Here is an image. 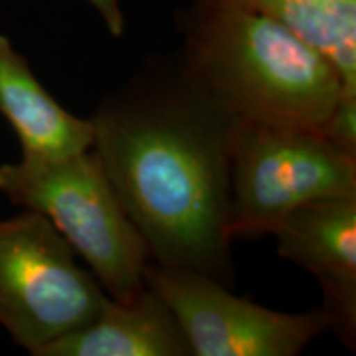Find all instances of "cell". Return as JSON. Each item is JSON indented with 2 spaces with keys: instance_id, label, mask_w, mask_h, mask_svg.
I'll list each match as a JSON object with an SVG mask.
<instances>
[{
  "instance_id": "6da1fadb",
  "label": "cell",
  "mask_w": 356,
  "mask_h": 356,
  "mask_svg": "<svg viewBox=\"0 0 356 356\" xmlns=\"http://www.w3.org/2000/svg\"><path fill=\"white\" fill-rule=\"evenodd\" d=\"M236 122L180 58L149 61L91 118L92 150L150 261L228 287L236 280L228 236Z\"/></svg>"
},
{
  "instance_id": "7a4b0ae2",
  "label": "cell",
  "mask_w": 356,
  "mask_h": 356,
  "mask_svg": "<svg viewBox=\"0 0 356 356\" xmlns=\"http://www.w3.org/2000/svg\"><path fill=\"white\" fill-rule=\"evenodd\" d=\"M178 29L184 70L239 121L320 131L346 92L327 56L257 12L195 0Z\"/></svg>"
},
{
  "instance_id": "30bf717a",
  "label": "cell",
  "mask_w": 356,
  "mask_h": 356,
  "mask_svg": "<svg viewBox=\"0 0 356 356\" xmlns=\"http://www.w3.org/2000/svg\"><path fill=\"white\" fill-rule=\"evenodd\" d=\"M269 17L325 55L356 95V0H226Z\"/></svg>"
},
{
  "instance_id": "7c38bea8",
  "label": "cell",
  "mask_w": 356,
  "mask_h": 356,
  "mask_svg": "<svg viewBox=\"0 0 356 356\" xmlns=\"http://www.w3.org/2000/svg\"><path fill=\"white\" fill-rule=\"evenodd\" d=\"M88 2L99 13L109 33L113 37H122L124 29H126V19L122 15L119 0H88Z\"/></svg>"
},
{
  "instance_id": "8fae6325",
  "label": "cell",
  "mask_w": 356,
  "mask_h": 356,
  "mask_svg": "<svg viewBox=\"0 0 356 356\" xmlns=\"http://www.w3.org/2000/svg\"><path fill=\"white\" fill-rule=\"evenodd\" d=\"M320 132L346 154L356 157V95L343 92L340 96Z\"/></svg>"
},
{
  "instance_id": "3957f363",
  "label": "cell",
  "mask_w": 356,
  "mask_h": 356,
  "mask_svg": "<svg viewBox=\"0 0 356 356\" xmlns=\"http://www.w3.org/2000/svg\"><path fill=\"white\" fill-rule=\"evenodd\" d=\"M0 193L48 218L109 297L129 300L145 287L149 249L92 149L2 163Z\"/></svg>"
},
{
  "instance_id": "ba28073f",
  "label": "cell",
  "mask_w": 356,
  "mask_h": 356,
  "mask_svg": "<svg viewBox=\"0 0 356 356\" xmlns=\"http://www.w3.org/2000/svg\"><path fill=\"white\" fill-rule=\"evenodd\" d=\"M37 356H193V351L172 310L145 286L129 300L106 296L91 322Z\"/></svg>"
},
{
  "instance_id": "8992f818",
  "label": "cell",
  "mask_w": 356,
  "mask_h": 356,
  "mask_svg": "<svg viewBox=\"0 0 356 356\" xmlns=\"http://www.w3.org/2000/svg\"><path fill=\"white\" fill-rule=\"evenodd\" d=\"M144 279L175 315L193 356H297L328 332L322 310L267 309L195 270L149 261Z\"/></svg>"
},
{
  "instance_id": "9c48e42d",
  "label": "cell",
  "mask_w": 356,
  "mask_h": 356,
  "mask_svg": "<svg viewBox=\"0 0 356 356\" xmlns=\"http://www.w3.org/2000/svg\"><path fill=\"white\" fill-rule=\"evenodd\" d=\"M0 114L19 139L22 157H68L95 144L91 119L66 111L6 35H0Z\"/></svg>"
},
{
  "instance_id": "5b68a950",
  "label": "cell",
  "mask_w": 356,
  "mask_h": 356,
  "mask_svg": "<svg viewBox=\"0 0 356 356\" xmlns=\"http://www.w3.org/2000/svg\"><path fill=\"white\" fill-rule=\"evenodd\" d=\"M108 296L42 213L0 220V325L33 356L96 317Z\"/></svg>"
},
{
  "instance_id": "277c9868",
  "label": "cell",
  "mask_w": 356,
  "mask_h": 356,
  "mask_svg": "<svg viewBox=\"0 0 356 356\" xmlns=\"http://www.w3.org/2000/svg\"><path fill=\"white\" fill-rule=\"evenodd\" d=\"M228 236L256 239L328 197H356V157L320 131L236 122L231 136Z\"/></svg>"
},
{
  "instance_id": "52a82bcc",
  "label": "cell",
  "mask_w": 356,
  "mask_h": 356,
  "mask_svg": "<svg viewBox=\"0 0 356 356\" xmlns=\"http://www.w3.org/2000/svg\"><path fill=\"white\" fill-rule=\"evenodd\" d=\"M277 252L317 279L322 310L346 348L356 350V197L312 200L275 228Z\"/></svg>"
}]
</instances>
